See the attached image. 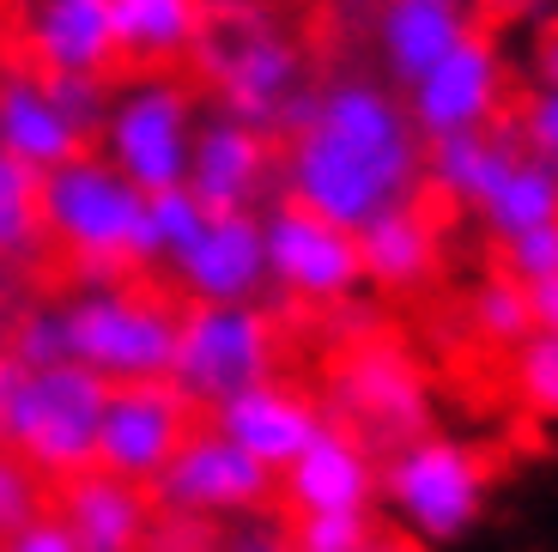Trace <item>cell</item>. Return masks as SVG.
Returning a JSON list of instances; mask_svg holds the SVG:
<instances>
[{
	"instance_id": "cell-32",
	"label": "cell",
	"mask_w": 558,
	"mask_h": 552,
	"mask_svg": "<svg viewBox=\"0 0 558 552\" xmlns=\"http://www.w3.org/2000/svg\"><path fill=\"white\" fill-rule=\"evenodd\" d=\"M37 516H49L43 497V473L25 468L13 449H0V540H13L19 528H31Z\"/></svg>"
},
{
	"instance_id": "cell-2",
	"label": "cell",
	"mask_w": 558,
	"mask_h": 552,
	"mask_svg": "<svg viewBox=\"0 0 558 552\" xmlns=\"http://www.w3.org/2000/svg\"><path fill=\"white\" fill-rule=\"evenodd\" d=\"M195 61L219 116H238L262 134H292L316 104V85L304 80V49L274 25L262 0H207Z\"/></svg>"
},
{
	"instance_id": "cell-16",
	"label": "cell",
	"mask_w": 558,
	"mask_h": 552,
	"mask_svg": "<svg viewBox=\"0 0 558 552\" xmlns=\"http://www.w3.org/2000/svg\"><path fill=\"white\" fill-rule=\"evenodd\" d=\"M13 49L31 73H116L110 0H19Z\"/></svg>"
},
{
	"instance_id": "cell-35",
	"label": "cell",
	"mask_w": 558,
	"mask_h": 552,
	"mask_svg": "<svg viewBox=\"0 0 558 552\" xmlns=\"http://www.w3.org/2000/svg\"><path fill=\"white\" fill-rule=\"evenodd\" d=\"M377 535L371 516H298L292 528V547L298 552H364V540Z\"/></svg>"
},
{
	"instance_id": "cell-9",
	"label": "cell",
	"mask_w": 558,
	"mask_h": 552,
	"mask_svg": "<svg viewBox=\"0 0 558 552\" xmlns=\"http://www.w3.org/2000/svg\"><path fill=\"white\" fill-rule=\"evenodd\" d=\"M328 388H335V395H328L322 413L364 443L401 449V443L432 431V388H425V371L389 340L352 346Z\"/></svg>"
},
{
	"instance_id": "cell-10",
	"label": "cell",
	"mask_w": 558,
	"mask_h": 552,
	"mask_svg": "<svg viewBox=\"0 0 558 552\" xmlns=\"http://www.w3.org/2000/svg\"><path fill=\"white\" fill-rule=\"evenodd\" d=\"M262 249H267V286L286 291V298H298V304L335 310L364 286L359 231H347V225L298 207V201H286V194L262 213Z\"/></svg>"
},
{
	"instance_id": "cell-34",
	"label": "cell",
	"mask_w": 558,
	"mask_h": 552,
	"mask_svg": "<svg viewBox=\"0 0 558 552\" xmlns=\"http://www.w3.org/2000/svg\"><path fill=\"white\" fill-rule=\"evenodd\" d=\"M517 140H522V153L541 158V165L558 177V85H534V92L522 97Z\"/></svg>"
},
{
	"instance_id": "cell-6",
	"label": "cell",
	"mask_w": 558,
	"mask_h": 552,
	"mask_svg": "<svg viewBox=\"0 0 558 552\" xmlns=\"http://www.w3.org/2000/svg\"><path fill=\"white\" fill-rule=\"evenodd\" d=\"M104 400H110V383L73 359L49 364V371H25L13 407L0 419V449H13L43 480H73V473L98 468Z\"/></svg>"
},
{
	"instance_id": "cell-24",
	"label": "cell",
	"mask_w": 558,
	"mask_h": 552,
	"mask_svg": "<svg viewBox=\"0 0 558 552\" xmlns=\"http://www.w3.org/2000/svg\"><path fill=\"white\" fill-rule=\"evenodd\" d=\"M522 158V140L504 134V128H480V134H449L425 146V189H437L444 201L480 213L498 177Z\"/></svg>"
},
{
	"instance_id": "cell-29",
	"label": "cell",
	"mask_w": 558,
	"mask_h": 552,
	"mask_svg": "<svg viewBox=\"0 0 558 552\" xmlns=\"http://www.w3.org/2000/svg\"><path fill=\"white\" fill-rule=\"evenodd\" d=\"M0 352H13L25 371L68 364V322H61V304H25L13 322H7V340H0Z\"/></svg>"
},
{
	"instance_id": "cell-4",
	"label": "cell",
	"mask_w": 558,
	"mask_h": 552,
	"mask_svg": "<svg viewBox=\"0 0 558 552\" xmlns=\"http://www.w3.org/2000/svg\"><path fill=\"white\" fill-rule=\"evenodd\" d=\"M377 497L395 511V523L407 528V540L418 547H456L480 528L492 504V468L480 449H468L461 437H425L389 449L377 468Z\"/></svg>"
},
{
	"instance_id": "cell-31",
	"label": "cell",
	"mask_w": 558,
	"mask_h": 552,
	"mask_svg": "<svg viewBox=\"0 0 558 552\" xmlns=\"http://www.w3.org/2000/svg\"><path fill=\"white\" fill-rule=\"evenodd\" d=\"M43 80H49V97L61 104V116L98 146V128H104V116H110L116 73H43Z\"/></svg>"
},
{
	"instance_id": "cell-33",
	"label": "cell",
	"mask_w": 558,
	"mask_h": 552,
	"mask_svg": "<svg viewBox=\"0 0 558 552\" xmlns=\"http://www.w3.org/2000/svg\"><path fill=\"white\" fill-rule=\"evenodd\" d=\"M498 274H510L517 286H541V279L558 274V219L534 225V231H517L498 243Z\"/></svg>"
},
{
	"instance_id": "cell-38",
	"label": "cell",
	"mask_w": 558,
	"mask_h": 552,
	"mask_svg": "<svg viewBox=\"0 0 558 552\" xmlns=\"http://www.w3.org/2000/svg\"><path fill=\"white\" fill-rule=\"evenodd\" d=\"M0 552H80V547H73L68 523H61V516L49 511V516H37L31 528H19L13 540H0Z\"/></svg>"
},
{
	"instance_id": "cell-39",
	"label": "cell",
	"mask_w": 558,
	"mask_h": 552,
	"mask_svg": "<svg viewBox=\"0 0 558 552\" xmlns=\"http://www.w3.org/2000/svg\"><path fill=\"white\" fill-rule=\"evenodd\" d=\"M529 310H534V328L558 334V274L541 279V286H529Z\"/></svg>"
},
{
	"instance_id": "cell-3",
	"label": "cell",
	"mask_w": 558,
	"mask_h": 552,
	"mask_svg": "<svg viewBox=\"0 0 558 552\" xmlns=\"http://www.w3.org/2000/svg\"><path fill=\"white\" fill-rule=\"evenodd\" d=\"M37 201H43V243H56L68 255L80 286H116L134 267L146 194L98 146H85L80 158L43 170Z\"/></svg>"
},
{
	"instance_id": "cell-13",
	"label": "cell",
	"mask_w": 558,
	"mask_h": 552,
	"mask_svg": "<svg viewBox=\"0 0 558 552\" xmlns=\"http://www.w3.org/2000/svg\"><path fill=\"white\" fill-rule=\"evenodd\" d=\"M407 116H413L418 140H449V134H480L498 122L504 104V56L492 49V37L468 31L437 68H425L413 85L401 92Z\"/></svg>"
},
{
	"instance_id": "cell-41",
	"label": "cell",
	"mask_w": 558,
	"mask_h": 552,
	"mask_svg": "<svg viewBox=\"0 0 558 552\" xmlns=\"http://www.w3.org/2000/svg\"><path fill=\"white\" fill-rule=\"evenodd\" d=\"M364 552H425V547H418V540H401V535H371Z\"/></svg>"
},
{
	"instance_id": "cell-5",
	"label": "cell",
	"mask_w": 558,
	"mask_h": 552,
	"mask_svg": "<svg viewBox=\"0 0 558 552\" xmlns=\"http://www.w3.org/2000/svg\"><path fill=\"white\" fill-rule=\"evenodd\" d=\"M68 322V359L85 364L104 383H165L177 359V322L182 304L146 286H80L61 304Z\"/></svg>"
},
{
	"instance_id": "cell-12",
	"label": "cell",
	"mask_w": 558,
	"mask_h": 552,
	"mask_svg": "<svg viewBox=\"0 0 558 552\" xmlns=\"http://www.w3.org/2000/svg\"><path fill=\"white\" fill-rule=\"evenodd\" d=\"M195 425H201L195 407L182 400V388L170 376L165 383H116L98 425V468L122 473L134 485H153Z\"/></svg>"
},
{
	"instance_id": "cell-20",
	"label": "cell",
	"mask_w": 558,
	"mask_h": 552,
	"mask_svg": "<svg viewBox=\"0 0 558 552\" xmlns=\"http://www.w3.org/2000/svg\"><path fill=\"white\" fill-rule=\"evenodd\" d=\"M85 146L92 140L61 116V104L49 97V80L31 73L25 61H7V73H0V153L43 177V170L80 158Z\"/></svg>"
},
{
	"instance_id": "cell-26",
	"label": "cell",
	"mask_w": 558,
	"mask_h": 552,
	"mask_svg": "<svg viewBox=\"0 0 558 552\" xmlns=\"http://www.w3.org/2000/svg\"><path fill=\"white\" fill-rule=\"evenodd\" d=\"M207 207H201L189 189H158L146 194V213H140V237H134V267H170L182 249L201 237Z\"/></svg>"
},
{
	"instance_id": "cell-17",
	"label": "cell",
	"mask_w": 558,
	"mask_h": 552,
	"mask_svg": "<svg viewBox=\"0 0 558 552\" xmlns=\"http://www.w3.org/2000/svg\"><path fill=\"white\" fill-rule=\"evenodd\" d=\"M279 497H286L292 516H359V511L371 516V504H377V456H371V443L328 419L310 437L304 456L292 468H279Z\"/></svg>"
},
{
	"instance_id": "cell-42",
	"label": "cell",
	"mask_w": 558,
	"mask_h": 552,
	"mask_svg": "<svg viewBox=\"0 0 558 552\" xmlns=\"http://www.w3.org/2000/svg\"><path fill=\"white\" fill-rule=\"evenodd\" d=\"M7 49H13V37H7V25H0V73H7Z\"/></svg>"
},
{
	"instance_id": "cell-23",
	"label": "cell",
	"mask_w": 558,
	"mask_h": 552,
	"mask_svg": "<svg viewBox=\"0 0 558 552\" xmlns=\"http://www.w3.org/2000/svg\"><path fill=\"white\" fill-rule=\"evenodd\" d=\"M110 25H116V61L153 73L195 56L207 0H110Z\"/></svg>"
},
{
	"instance_id": "cell-21",
	"label": "cell",
	"mask_w": 558,
	"mask_h": 552,
	"mask_svg": "<svg viewBox=\"0 0 558 552\" xmlns=\"http://www.w3.org/2000/svg\"><path fill=\"white\" fill-rule=\"evenodd\" d=\"M468 31H474L468 0H383L377 7L383 80H389L395 92H407V85H413L425 68H437Z\"/></svg>"
},
{
	"instance_id": "cell-22",
	"label": "cell",
	"mask_w": 558,
	"mask_h": 552,
	"mask_svg": "<svg viewBox=\"0 0 558 552\" xmlns=\"http://www.w3.org/2000/svg\"><path fill=\"white\" fill-rule=\"evenodd\" d=\"M359 262L364 279L383 291H418L437 274V225L418 201L377 213V219L359 231Z\"/></svg>"
},
{
	"instance_id": "cell-36",
	"label": "cell",
	"mask_w": 558,
	"mask_h": 552,
	"mask_svg": "<svg viewBox=\"0 0 558 552\" xmlns=\"http://www.w3.org/2000/svg\"><path fill=\"white\" fill-rule=\"evenodd\" d=\"M213 552H298V547L286 523H274L267 511H250L213 528Z\"/></svg>"
},
{
	"instance_id": "cell-37",
	"label": "cell",
	"mask_w": 558,
	"mask_h": 552,
	"mask_svg": "<svg viewBox=\"0 0 558 552\" xmlns=\"http://www.w3.org/2000/svg\"><path fill=\"white\" fill-rule=\"evenodd\" d=\"M140 552H213V523L158 511L153 516V535H146V547H140Z\"/></svg>"
},
{
	"instance_id": "cell-30",
	"label": "cell",
	"mask_w": 558,
	"mask_h": 552,
	"mask_svg": "<svg viewBox=\"0 0 558 552\" xmlns=\"http://www.w3.org/2000/svg\"><path fill=\"white\" fill-rule=\"evenodd\" d=\"M510 371H517V395L534 413L558 419V334L534 328L522 346H510Z\"/></svg>"
},
{
	"instance_id": "cell-28",
	"label": "cell",
	"mask_w": 558,
	"mask_h": 552,
	"mask_svg": "<svg viewBox=\"0 0 558 552\" xmlns=\"http://www.w3.org/2000/svg\"><path fill=\"white\" fill-rule=\"evenodd\" d=\"M468 322L486 346H522L534 334V310H529V286H517L510 274H492L468 291Z\"/></svg>"
},
{
	"instance_id": "cell-1",
	"label": "cell",
	"mask_w": 558,
	"mask_h": 552,
	"mask_svg": "<svg viewBox=\"0 0 558 552\" xmlns=\"http://www.w3.org/2000/svg\"><path fill=\"white\" fill-rule=\"evenodd\" d=\"M279 182L286 201L364 231L377 213L418 201L425 140L389 80H328L316 85L310 116L286 134Z\"/></svg>"
},
{
	"instance_id": "cell-8",
	"label": "cell",
	"mask_w": 558,
	"mask_h": 552,
	"mask_svg": "<svg viewBox=\"0 0 558 552\" xmlns=\"http://www.w3.org/2000/svg\"><path fill=\"white\" fill-rule=\"evenodd\" d=\"M279 376V328L262 304H182L170 383L195 413Z\"/></svg>"
},
{
	"instance_id": "cell-18",
	"label": "cell",
	"mask_w": 558,
	"mask_h": 552,
	"mask_svg": "<svg viewBox=\"0 0 558 552\" xmlns=\"http://www.w3.org/2000/svg\"><path fill=\"white\" fill-rule=\"evenodd\" d=\"M207 425L225 431L238 449H250L262 468L279 473L310 449V437L328 425V413H322V400H310L304 388L274 376V383H255V388H243V395H231L225 407H213Z\"/></svg>"
},
{
	"instance_id": "cell-19",
	"label": "cell",
	"mask_w": 558,
	"mask_h": 552,
	"mask_svg": "<svg viewBox=\"0 0 558 552\" xmlns=\"http://www.w3.org/2000/svg\"><path fill=\"white\" fill-rule=\"evenodd\" d=\"M56 516L68 523L73 547L80 552H140L146 535H153V492L122 473L85 468L73 480H61Z\"/></svg>"
},
{
	"instance_id": "cell-27",
	"label": "cell",
	"mask_w": 558,
	"mask_h": 552,
	"mask_svg": "<svg viewBox=\"0 0 558 552\" xmlns=\"http://www.w3.org/2000/svg\"><path fill=\"white\" fill-rule=\"evenodd\" d=\"M43 177L25 170L19 158L0 153V262H31L43 255V201H37Z\"/></svg>"
},
{
	"instance_id": "cell-7",
	"label": "cell",
	"mask_w": 558,
	"mask_h": 552,
	"mask_svg": "<svg viewBox=\"0 0 558 552\" xmlns=\"http://www.w3.org/2000/svg\"><path fill=\"white\" fill-rule=\"evenodd\" d=\"M201 104L177 73L153 68L134 80H116L110 116L98 128V153L134 182L140 194L182 189L189 182V153H195Z\"/></svg>"
},
{
	"instance_id": "cell-14",
	"label": "cell",
	"mask_w": 558,
	"mask_h": 552,
	"mask_svg": "<svg viewBox=\"0 0 558 552\" xmlns=\"http://www.w3.org/2000/svg\"><path fill=\"white\" fill-rule=\"evenodd\" d=\"M165 274L177 279L182 304H262L267 291L262 213H207L201 237Z\"/></svg>"
},
{
	"instance_id": "cell-40",
	"label": "cell",
	"mask_w": 558,
	"mask_h": 552,
	"mask_svg": "<svg viewBox=\"0 0 558 552\" xmlns=\"http://www.w3.org/2000/svg\"><path fill=\"white\" fill-rule=\"evenodd\" d=\"M534 80H541V85H558V25H546L541 43H534Z\"/></svg>"
},
{
	"instance_id": "cell-25",
	"label": "cell",
	"mask_w": 558,
	"mask_h": 552,
	"mask_svg": "<svg viewBox=\"0 0 558 552\" xmlns=\"http://www.w3.org/2000/svg\"><path fill=\"white\" fill-rule=\"evenodd\" d=\"M553 219H558V177L529 153L504 170L498 189L480 201V225L492 231V243H504V237H517V231H534V225H553Z\"/></svg>"
},
{
	"instance_id": "cell-15",
	"label": "cell",
	"mask_w": 558,
	"mask_h": 552,
	"mask_svg": "<svg viewBox=\"0 0 558 552\" xmlns=\"http://www.w3.org/2000/svg\"><path fill=\"white\" fill-rule=\"evenodd\" d=\"M267 182H274V134L219 110L201 116L182 189L195 194L207 213H262Z\"/></svg>"
},
{
	"instance_id": "cell-11",
	"label": "cell",
	"mask_w": 558,
	"mask_h": 552,
	"mask_svg": "<svg viewBox=\"0 0 558 552\" xmlns=\"http://www.w3.org/2000/svg\"><path fill=\"white\" fill-rule=\"evenodd\" d=\"M146 492H153V511L201 516V523H231V516L267 511V497L279 492V473L262 468L250 449H238L225 431L195 425Z\"/></svg>"
}]
</instances>
